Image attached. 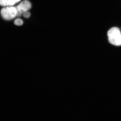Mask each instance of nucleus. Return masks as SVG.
<instances>
[{
	"label": "nucleus",
	"instance_id": "nucleus-1",
	"mask_svg": "<svg viewBox=\"0 0 121 121\" xmlns=\"http://www.w3.org/2000/svg\"><path fill=\"white\" fill-rule=\"evenodd\" d=\"M108 36L109 42L116 46L121 45V33L119 28L114 27L108 31Z\"/></svg>",
	"mask_w": 121,
	"mask_h": 121
},
{
	"label": "nucleus",
	"instance_id": "nucleus-2",
	"mask_svg": "<svg viewBox=\"0 0 121 121\" xmlns=\"http://www.w3.org/2000/svg\"><path fill=\"white\" fill-rule=\"evenodd\" d=\"M1 13L4 19L10 20L13 19L17 16V11L16 7H7L2 9Z\"/></svg>",
	"mask_w": 121,
	"mask_h": 121
},
{
	"label": "nucleus",
	"instance_id": "nucleus-3",
	"mask_svg": "<svg viewBox=\"0 0 121 121\" xmlns=\"http://www.w3.org/2000/svg\"><path fill=\"white\" fill-rule=\"evenodd\" d=\"M31 8V3L27 0H25L21 2L18 6L16 7L17 16H20L22 13L28 11Z\"/></svg>",
	"mask_w": 121,
	"mask_h": 121
},
{
	"label": "nucleus",
	"instance_id": "nucleus-4",
	"mask_svg": "<svg viewBox=\"0 0 121 121\" xmlns=\"http://www.w3.org/2000/svg\"><path fill=\"white\" fill-rule=\"evenodd\" d=\"M14 24L17 26H21L23 25V21L21 19H17L15 20L14 21Z\"/></svg>",
	"mask_w": 121,
	"mask_h": 121
},
{
	"label": "nucleus",
	"instance_id": "nucleus-5",
	"mask_svg": "<svg viewBox=\"0 0 121 121\" xmlns=\"http://www.w3.org/2000/svg\"><path fill=\"white\" fill-rule=\"evenodd\" d=\"M16 2L15 0H7L8 6L13 5Z\"/></svg>",
	"mask_w": 121,
	"mask_h": 121
},
{
	"label": "nucleus",
	"instance_id": "nucleus-6",
	"mask_svg": "<svg viewBox=\"0 0 121 121\" xmlns=\"http://www.w3.org/2000/svg\"><path fill=\"white\" fill-rule=\"evenodd\" d=\"M30 13L28 11H27L24 13L23 16L25 18H28L30 17Z\"/></svg>",
	"mask_w": 121,
	"mask_h": 121
},
{
	"label": "nucleus",
	"instance_id": "nucleus-7",
	"mask_svg": "<svg viewBox=\"0 0 121 121\" xmlns=\"http://www.w3.org/2000/svg\"><path fill=\"white\" fill-rule=\"evenodd\" d=\"M16 0V2H19V1H20L21 0Z\"/></svg>",
	"mask_w": 121,
	"mask_h": 121
}]
</instances>
